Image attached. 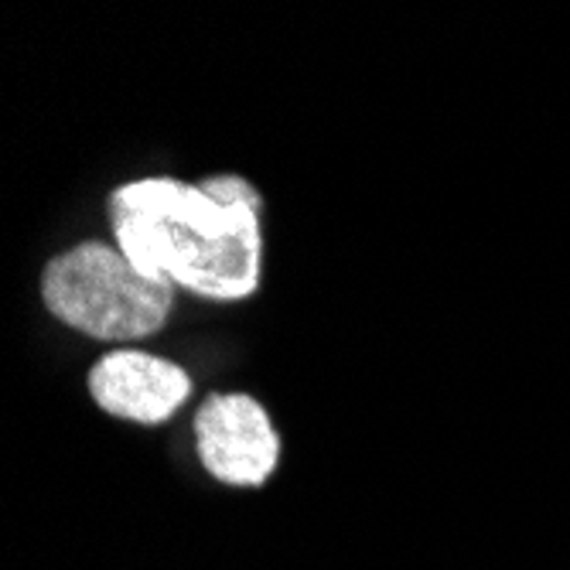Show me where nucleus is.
<instances>
[{"label": "nucleus", "instance_id": "nucleus-3", "mask_svg": "<svg viewBox=\"0 0 570 570\" xmlns=\"http://www.w3.org/2000/svg\"><path fill=\"white\" fill-rule=\"evenodd\" d=\"M202 469L233 489H261L281 464V434L267 406L249 393H213L195 410Z\"/></svg>", "mask_w": 570, "mask_h": 570}, {"label": "nucleus", "instance_id": "nucleus-1", "mask_svg": "<svg viewBox=\"0 0 570 570\" xmlns=\"http://www.w3.org/2000/svg\"><path fill=\"white\" fill-rule=\"evenodd\" d=\"M114 246L150 281L239 304L264 281V195L243 175L178 181L150 175L110 191Z\"/></svg>", "mask_w": 570, "mask_h": 570}, {"label": "nucleus", "instance_id": "nucleus-2", "mask_svg": "<svg viewBox=\"0 0 570 570\" xmlns=\"http://www.w3.org/2000/svg\"><path fill=\"white\" fill-rule=\"evenodd\" d=\"M175 284L150 281L102 239H86L41 271V301L48 315L66 328L127 348L158 335L175 311Z\"/></svg>", "mask_w": 570, "mask_h": 570}, {"label": "nucleus", "instance_id": "nucleus-4", "mask_svg": "<svg viewBox=\"0 0 570 570\" xmlns=\"http://www.w3.org/2000/svg\"><path fill=\"white\" fill-rule=\"evenodd\" d=\"M86 386L102 413L140 428L168 424L195 390L185 366L130 345L96 358Z\"/></svg>", "mask_w": 570, "mask_h": 570}]
</instances>
